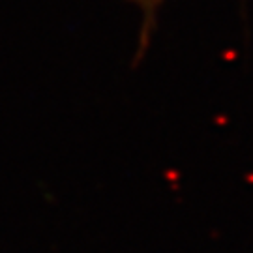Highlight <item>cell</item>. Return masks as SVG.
Returning <instances> with one entry per match:
<instances>
[{"mask_svg":"<svg viewBox=\"0 0 253 253\" xmlns=\"http://www.w3.org/2000/svg\"><path fill=\"white\" fill-rule=\"evenodd\" d=\"M135 2L143 8V11H145L146 23H150L154 19V11L158 9V4H160L162 0H135Z\"/></svg>","mask_w":253,"mask_h":253,"instance_id":"obj_1","label":"cell"}]
</instances>
